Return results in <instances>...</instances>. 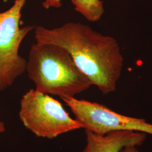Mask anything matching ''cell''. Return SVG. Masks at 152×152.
Returning <instances> with one entry per match:
<instances>
[{
	"label": "cell",
	"instance_id": "1",
	"mask_svg": "<svg viewBox=\"0 0 152 152\" xmlns=\"http://www.w3.org/2000/svg\"><path fill=\"white\" fill-rule=\"evenodd\" d=\"M34 30L37 43L54 44L65 49L78 69L102 94L116 90L124 57L115 38L76 22L52 29L38 26Z\"/></svg>",
	"mask_w": 152,
	"mask_h": 152
},
{
	"label": "cell",
	"instance_id": "2",
	"mask_svg": "<svg viewBox=\"0 0 152 152\" xmlns=\"http://www.w3.org/2000/svg\"><path fill=\"white\" fill-rule=\"evenodd\" d=\"M28 78L39 92L61 99L75 98L92 85L65 49L54 44H33L27 60Z\"/></svg>",
	"mask_w": 152,
	"mask_h": 152
},
{
	"label": "cell",
	"instance_id": "3",
	"mask_svg": "<svg viewBox=\"0 0 152 152\" xmlns=\"http://www.w3.org/2000/svg\"><path fill=\"white\" fill-rule=\"evenodd\" d=\"M19 116L27 129L42 138L53 139L83 129L58 100L35 89H31L23 95Z\"/></svg>",
	"mask_w": 152,
	"mask_h": 152
},
{
	"label": "cell",
	"instance_id": "4",
	"mask_svg": "<svg viewBox=\"0 0 152 152\" xmlns=\"http://www.w3.org/2000/svg\"><path fill=\"white\" fill-rule=\"evenodd\" d=\"M27 0H15L7 10L0 12V92L12 85L26 71L27 60L19 54L22 41L36 27H21L22 10Z\"/></svg>",
	"mask_w": 152,
	"mask_h": 152
},
{
	"label": "cell",
	"instance_id": "5",
	"mask_svg": "<svg viewBox=\"0 0 152 152\" xmlns=\"http://www.w3.org/2000/svg\"><path fill=\"white\" fill-rule=\"evenodd\" d=\"M83 129L99 135L129 131L152 135V124L142 118L119 114L103 104L75 98L62 99Z\"/></svg>",
	"mask_w": 152,
	"mask_h": 152
},
{
	"label": "cell",
	"instance_id": "6",
	"mask_svg": "<svg viewBox=\"0 0 152 152\" xmlns=\"http://www.w3.org/2000/svg\"><path fill=\"white\" fill-rule=\"evenodd\" d=\"M86 145L82 152H121L126 146L143 144L147 134L129 131H113L99 135L85 130Z\"/></svg>",
	"mask_w": 152,
	"mask_h": 152
},
{
	"label": "cell",
	"instance_id": "7",
	"mask_svg": "<svg viewBox=\"0 0 152 152\" xmlns=\"http://www.w3.org/2000/svg\"><path fill=\"white\" fill-rule=\"evenodd\" d=\"M71 2L76 11L90 22L100 20L104 13L103 2L101 0H71Z\"/></svg>",
	"mask_w": 152,
	"mask_h": 152
},
{
	"label": "cell",
	"instance_id": "8",
	"mask_svg": "<svg viewBox=\"0 0 152 152\" xmlns=\"http://www.w3.org/2000/svg\"><path fill=\"white\" fill-rule=\"evenodd\" d=\"M42 6L46 9H49L51 7L60 8L62 6L61 0H45Z\"/></svg>",
	"mask_w": 152,
	"mask_h": 152
},
{
	"label": "cell",
	"instance_id": "9",
	"mask_svg": "<svg viewBox=\"0 0 152 152\" xmlns=\"http://www.w3.org/2000/svg\"><path fill=\"white\" fill-rule=\"evenodd\" d=\"M121 152H141L137 148V147L134 145H129L124 148Z\"/></svg>",
	"mask_w": 152,
	"mask_h": 152
},
{
	"label": "cell",
	"instance_id": "10",
	"mask_svg": "<svg viewBox=\"0 0 152 152\" xmlns=\"http://www.w3.org/2000/svg\"><path fill=\"white\" fill-rule=\"evenodd\" d=\"M6 130L5 125L4 122L0 121V134L4 133Z\"/></svg>",
	"mask_w": 152,
	"mask_h": 152
}]
</instances>
